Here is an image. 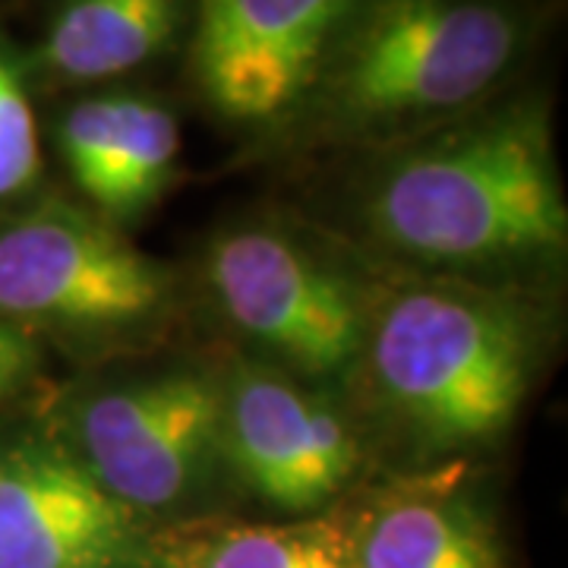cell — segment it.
<instances>
[{"label":"cell","instance_id":"obj_1","mask_svg":"<svg viewBox=\"0 0 568 568\" xmlns=\"http://www.w3.org/2000/svg\"><path fill=\"white\" fill-rule=\"evenodd\" d=\"M361 155L345 215L366 263L556 297L568 263V200L544 95L499 92L455 121Z\"/></svg>","mask_w":568,"mask_h":568},{"label":"cell","instance_id":"obj_2","mask_svg":"<svg viewBox=\"0 0 568 568\" xmlns=\"http://www.w3.org/2000/svg\"><path fill=\"white\" fill-rule=\"evenodd\" d=\"M556 345V297L392 275L345 395L373 458L402 474L470 467L511 436Z\"/></svg>","mask_w":568,"mask_h":568},{"label":"cell","instance_id":"obj_3","mask_svg":"<svg viewBox=\"0 0 568 568\" xmlns=\"http://www.w3.org/2000/svg\"><path fill=\"white\" fill-rule=\"evenodd\" d=\"M530 36L525 0H373L268 136L357 155L410 140L496 99Z\"/></svg>","mask_w":568,"mask_h":568},{"label":"cell","instance_id":"obj_4","mask_svg":"<svg viewBox=\"0 0 568 568\" xmlns=\"http://www.w3.org/2000/svg\"><path fill=\"white\" fill-rule=\"evenodd\" d=\"M203 284L244 354L345 392L379 291L364 256L284 222L250 219L205 244Z\"/></svg>","mask_w":568,"mask_h":568},{"label":"cell","instance_id":"obj_5","mask_svg":"<svg viewBox=\"0 0 568 568\" xmlns=\"http://www.w3.org/2000/svg\"><path fill=\"white\" fill-rule=\"evenodd\" d=\"M51 429L82 470L152 530L200 521L203 506L231 487L212 366H162L73 388Z\"/></svg>","mask_w":568,"mask_h":568},{"label":"cell","instance_id":"obj_6","mask_svg":"<svg viewBox=\"0 0 568 568\" xmlns=\"http://www.w3.org/2000/svg\"><path fill=\"white\" fill-rule=\"evenodd\" d=\"M174 306V272L99 212L44 200L0 219V323L126 347L155 338Z\"/></svg>","mask_w":568,"mask_h":568},{"label":"cell","instance_id":"obj_7","mask_svg":"<svg viewBox=\"0 0 568 568\" xmlns=\"http://www.w3.org/2000/svg\"><path fill=\"white\" fill-rule=\"evenodd\" d=\"M219 433L231 487L287 518L335 508L373 465L345 392L234 354L219 369Z\"/></svg>","mask_w":568,"mask_h":568},{"label":"cell","instance_id":"obj_8","mask_svg":"<svg viewBox=\"0 0 568 568\" xmlns=\"http://www.w3.org/2000/svg\"><path fill=\"white\" fill-rule=\"evenodd\" d=\"M373 0H190V73L227 123L275 133Z\"/></svg>","mask_w":568,"mask_h":568},{"label":"cell","instance_id":"obj_9","mask_svg":"<svg viewBox=\"0 0 568 568\" xmlns=\"http://www.w3.org/2000/svg\"><path fill=\"white\" fill-rule=\"evenodd\" d=\"M0 568H159V530L111 499L51 426L0 446Z\"/></svg>","mask_w":568,"mask_h":568},{"label":"cell","instance_id":"obj_10","mask_svg":"<svg viewBox=\"0 0 568 568\" xmlns=\"http://www.w3.org/2000/svg\"><path fill=\"white\" fill-rule=\"evenodd\" d=\"M470 467L402 474L345 508L357 568H508L496 515Z\"/></svg>","mask_w":568,"mask_h":568},{"label":"cell","instance_id":"obj_11","mask_svg":"<svg viewBox=\"0 0 568 568\" xmlns=\"http://www.w3.org/2000/svg\"><path fill=\"white\" fill-rule=\"evenodd\" d=\"M190 26V0H61L32 73L48 85L118 80L162 58Z\"/></svg>","mask_w":568,"mask_h":568},{"label":"cell","instance_id":"obj_12","mask_svg":"<svg viewBox=\"0 0 568 568\" xmlns=\"http://www.w3.org/2000/svg\"><path fill=\"white\" fill-rule=\"evenodd\" d=\"M159 568H357L345 508L284 521L200 518L159 530Z\"/></svg>","mask_w":568,"mask_h":568},{"label":"cell","instance_id":"obj_13","mask_svg":"<svg viewBox=\"0 0 568 568\" xmlns=\"http://www.w3.org/2000/svg\"><path fill=\"white\" fill-rule=\"evenodd\" d=\"M181 159V126L174 111L152 95H118V130L102 196L92 205L114 227L140 222L171 190Z\"/></svg>","mask_w":568,"mask_h":568},{"label":"cell","instance_id":"obj_14","mask_svg":"<svg viewBox=\"0 0 568 568\" xmlns=\"http://www.w3.org/2000/svg\"><path fill=\"white\" fill-rule=\"evenodd\" d=\"M39 171V123L26 89V67L0 44V200L32 190Z\"/></svg>","mask_w":568,"mask_h":568},{"label":"cell","instance_id":"obj_15","mask_svg":"<svg viewBox=\"0 0 568 568\" xmlns=\"http://www.w3.org/2000/svg\"><path fill=\"white\" fill-rule=\"evenodd\" d=\"M39 364V345L36 335L22 332L17 325L0 323V398L29 379V373Z\"/></svg>","mask_w":568,"mask_h":568}]
</instances>
